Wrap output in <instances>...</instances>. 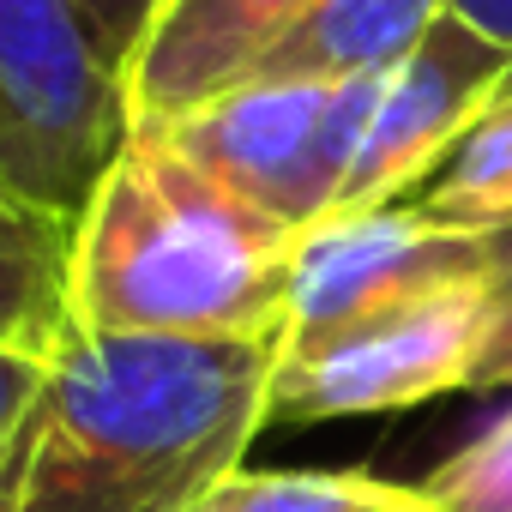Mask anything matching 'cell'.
Instances as JSON below:
<instances>
[{"instance_id":"obj_7","label":"cell","mask_w":512,"mask_h":512,"mask_svg":"<svg viewBox=\"0 0 512 512\" xmlns=\"http://www.w3.org/2000/svg\"><path fill=\"white\" fill-rule=\"evenodd\" d=\"M488 260V241L446 229L422 217L410 199L362 211V217H332L302 235L296 247V284H290V326L284 350L320 344L404 296H422L434 284L470 278Z\"/></svg>"},{"instance_id":"obj_5","label":"cell","mask_w":512,"mask_h":512,"mask_svg":"<svg viewBox=\"0 0 512 512\" xmlns=\"http://www.w3.org/2000/svg\"><path fill=\"white\" fill-rule=\"evenodd\" d=\"M488 338V260L470 278L404 296L320 344L284 350L272 422H350L470 392Z\"/></svg>"},{"instance_id":"obj_12","label":"cell","mask_w":512,"mask_h":512,"mask_svg":"<svg viewBox=\"0 0 512 512\" xmlns=\"http://www.w3.org/2000/svg\"><path fill=\"white\" fill-rule=\"evenodd\" d=\"M398 500L392 482L362 470H235L187 512H386Z\"/></svg>"},{"instance_id":"obj_1","label":"cell","mask_w":512,"mask_h":512,"mask_svg":"<svg viewBox=\"0 0 512 512\" xmlns=\"http://www.w3.org/2000/svg\"><path fill=\"white\" fill-rule=\"evenodd\" d=\"M284 338L67 332L7 512H187L272 422Z\"/></svg>"},{"instance_id":"obj_18","label":"cell","mask_w":512,"mask_h":512,"mask_svg":"<svg viewBox=\"0 0 512 512\" xmlns=\"http://www.w3.org/2000/svg\"><path fill=\"white\" fill-rule=\"evenodd\" d=\"M386 512H446V506H440V500H428L422 488H398V500H392Z\"/></svg>"},{"instance_id":"obj_15","label":"cell","mask_w":512,"mask_h":512,"mask_svg":"<svg viewBox=\"0 0 512 512\" xmlns=\"http://www.w3.org/2000/svg\"><path fill=\"white\" fill-rule=\"evenodd\" d=\"M512 386V229L488 235V338L476 356L470 392Z\"/></svg>"},{"instance_id":"obj_11","label":"cell","mask_w":512,"mask_h":512,"mask_svg":"<svg viewBox=\"0 0 512 512\" xmlns=\"http://www.w3.org/2000/svg\"><path fill=\"white\" fill-rule=\"evenodd\" d=\"M410 205L422 217L464 229V235H482V241L512 229V85L458 139V151L410 193Z\"/></svg>"},{"instance_id":"obj_3","label":"cell","mask_w":512,"mask_h":512,"mask_svg":"<svg viewBox=\"0 0 512 512\" xmlns=\"http://www.w3.org/2000/svg\"><path fill=\"white\" fill-rule=\"evenodd\" d=\"M127 139L121 73L73 0H0V175L79 217Z\"/></svg>"},{"instance_id":"obj_13","label":"cell","mask_w":512,"mask_h":512,"mask_svg":"<svg viewBox=\"0 0 512 512\" xmlns=\"http://www.w3.org/2000/svg\"><path fill=\"white\" fill-rule=\"evenodd\" d=\"M416 488L446 512H512V404L452 458H440Z\"/></svg>"},{"instance_id":"obj_6","label":"cell","mask_w":512,"mask_h":512,"mask_svg":"<svg viewBox=\"0 0 512 512\" xmlns=\"http://www.w3.org/2000/svg\"><path fill=\"white\" fill-rule=\"evenodd\" d=\"M506 85H512L506 49H494L482 31L446 13L404 61L380 73L374 115H368L362 151L344 175L332 217H362V211L410 199L458 151V139L500 103Z\"/></svg>"},{"instance_id":"obj_10","label":"cell","mask_w":512,"mask_h":512,"mask_svg":"<svg viewBox=\"0 0 512 512\" xmlns=\"http://www.w3.org/2000/svg\"><path fill=\"white\" fill-rule=\"evenodd\" d=\"M446 13H452V0H320V7L266 55V67L253 79H320V85H338V79L386 73Z\"/></svg>"},{"instance_id":"obj_9","label":"cell","mask_w":512,"mask_h":512,"mask_svg":"<svg viewBox=\"0 0 512 512\" xmlns=\"http://www.w3.org/2000/svg\"><path fill=\"white\" fill-rule=\"evenodd\" d=\"M67 284H73V217L19 193L0 175V344L55 356V344L73 332Z\"/></svg>"},{"instance_id":"obj_4","label":"cell","mask_w":512,"mask_h":512,"mask_svg":"<svg viewBox=\"0 0 512 512\" xmlns=\"http://www.w3.org/2000/svg\"><path fill=\"white\" fill-rule=\"evenodd\" d=\"M380 73L362 79H253L157 133L217 187L290 223L296 235L320 229L338 211L344 175L362 151Z\"/></svg>"},{"instance_id":"obj_17","label":"cell","mask_w":512,"mask_h":512,"mask_svg":"<svg viewBox=\"0 0 512 512\" xmlns=\"http://www.w3.org/2000/svg\"><path fill=\"white\" fill-rule=\"evenodd\" d=\"M452 19H464L470 31H482L512 61V0H452Z\"/></svg>"},{"instance_id":"obj_8","label":"cell","mask_w":512,"mask_h":512,"mask_svg":"<svg viewBox=\"0 0 512 512\" xmlns=\"http://www.w3.org/2000/svg\"><path fill=\"white\" fill-rule=\"evenodd\" d=\"M320 0H163L121 73L127 127H163L247 85Z\"/></svg>"},{"instance_id":"obj_16","label":"cell","mask_w":512,"mask_h":512,"mask_svg":"<svg viewBox=\"0 0 512 512\" xmlns=\"http://www.w3.org/2000/svg\"><path fill=\"white\" fill-rule=\"evenodd\" d=\"M73 7L91 19V31H97L109 67L127 73V61H133V49L145 43V31H151V19H157L163 0H73Z\"/></svg>"},{"instance_id":"obj_14","label":"cell","mask_w":512,"mask_h":512,"mask_svg":"<svg viewBox=\"0 0 512 512\" xmlns=\"http://www.w3.org/2000/svg\"><path fill=\"white\" fill-rule=\"evenodd\" d=\"M43 380H49L43 350L0 344V512L13 506V482H19V458H25V434H31Z\"/></svg>"},{"instance_id":"obj_2","label":"cell","mask_w":512,"mask_h":512,"mask_svg":"<svg viewBox=\"0 0 512 512\" xmlns=\"http://www.w3.org/2000/svg\"><path fill=\"white\" fill-rule=\"evenodd\" d=\"M302 235L199 175L157 127H127L73 217L67 314L133 338H284Z\"/></svg>"}]
</instances>
